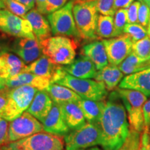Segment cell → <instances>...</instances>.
I'll list each match as a JSON object with an SVG mask.
<instances>
[{
    "label": "cell",
    "instance_id": "obj_21",
    "mask_svg": "<svg viewBox=\"0 0 150 150\" xmlns=\"http://www.w3.org/2000/svg\"><path fill=\"white\" fill-rule=\"evenodd\" d=\"M26 66L19 56L12 53H6L0 56V76L9 79L20 74Z\"/></svg>",
    "mask_w": 150,
    "mask_h": 150
},
{
    "label": "cell",
    "instance_id": "obj_20",
    "mask_svg": "<svg viewBox=\"0 0 150 150\" xmlns=\"http://www.w3.org/2000/svg\"><path fill=\"white\" fill-rule=\"evenodd\" d=\"M81 53L93 61L97 70H102L108 65L107 54L102 41H94L86 45L82 48Z\"/></svg>",
    "mask_w": 150,
    "mask_h": 150
},
{
    "label": "cell",
    "instance_id": "obj_34",
    "mask_svg": "<svg viewBox=\"0 0 150 150\" xmlns=\"http://www.w3.org/2000/svg\"><path fill=\"white\" fill-rule=\"evenodd\" d=\"M115 0H96L97 8L99 13L103 16H115L116 10L115 8Z\"/></svg>",
    "mask_w": 150,
    "mask_h": 150
},
{
    "label": "cell",
    "instance_id": "obj_22",
    "mask_svg": "<svg viewBox=\"0 0 150 150\" xmlns=\"http://www.w3.org/2000/svg\"><path fill=\"white\" fill-rule=\"evenodd\" d=\"M124 74L118 66L108 65L100 70H97L95 80L102 82L108 91H112L116 88L118 84L123 79Z\"/></svg>",
    "mask_w": 150,
    "mask_h": 150
},
{
    "label": "cell",
    "instance_id": "obj_16",
    "mask_svg": "<svg viewBox=\"0 0 150 150\" xmlns=\"http://www.w3.org/2000/svg\"><path fill=\"white\" fill-rule=\"evenodd\" d=\"M120 88L131 89L150 96V67L140 72L127 75L119 84Z\"/></svg>",
    "mask_w": 150,
    "mask_h": 150
},
{
    "label": "cell",
    "instance_id": "obj_1",
    "mask_svg": "<svg viewBox=\"0 0 150 150\" xmlns=\"http://www.w3.org/2000/svg\"><path fill=\"white\" fill-rule=\"evenodd\" d=\"M102 132L103 150H119L130 131L127 110L117 91L104 100V107L99 121Z\"/></svg>",
    "mask_w": 150,
    "mask_h": 150
},
{
    "label": "cell",
    "instance_id": "obj_5",
    "mask_svg": "<svg viewBox=\"0 0 150 150\" xmlns=\"http://www.w3.org/2000/svg\"><path fill=\"white\" fill-rule=\"evenodd\" d=\"M55 83L66 86L83 99L104 101L108 96V91L102 82L91 79H79L65 72Z\"/></svg>",
    "mask_w": 150,
    "mask_h": 150
},
{
    "label": "cell",
    "instance_id": "obj_53",
    "mask_svg": "<svg viewBox=\"0 0 150 150\" xmlns=\"http://www.w3.org/2000/svg\"><path fill=\"white\" fill-rule=\"evenodd\" d=\"M149 150H150V140H149Z\"/></svg>",
    "mask_w": 150,
    "mask_h": 150
},
{
    "label": "cell",
    "instance_id": "obj_32",
    "mask_svg": "<svg viewBox=\"0 0 150 150\" xmlns=\"http://www.w3.org/2000/svg\"><path fill=\"white\" fill-rule=\"evenodd\" d=\"M128 24L127 9H119L116 11L114 17V27H115L116 37L124 33V29Z\"/></svg>",
    "mask_w": 150,
    "mask_h": 150
},
{
    "label": "cell",
    "instance_id": "obj_8",
    "mask_svg": "<svg viewBox=\"0 0 150 150\" xmlns=\"http://www.w3.org/2000/svg\"><path fill=\"white\" fill-rule=\"evenodd\" d=\"M38 90L29 86L9 89L8 101L1 117L11 122L27 110Z\"/></svg>",
    "mask_w": 150,
    "mask_h": 150
},
{
    "label": "cell",
    "instance_id": "obj_18",
    "mask_svg": "<svg viewBox=\"0 0 150 150\" xmlns=\"http://www.w3.org/2000/svg\"><path fill=\"white\" fill-rule=\"evenodd\" d=\"M53 104V101L46 91H38L27 111L42 122L50 113Z\"/></svg>",
    "mask_w": 150,
    "mask_h": 150
},
{
    "label": "cell",
    "instance_id": "obj_27",
    "mask_svg": "<svg viewBox=\"0 0 150 150\" xmlns=\"http://www.w3.org/2000/svg\"><path fill=\"white\" fill-rule=\"evenodd\" d=\"M96 34L100 38H112L116 37L113 17L103 15L99 16Z\"/></svg>",
    "mask_w": 150,
    "mask_h": 150
},
{
    "label": "cell",
    "instance_id": "obj_7",
    "mask_svg": "<svg viewBox=\"0 0 150 150\" xmlns=\"http://www.w3.org/2000/svg\"><path fill=\"white\" fill-rule=\"evenodd\" d=\"M65 150H82L100 145L102 132L98 123L86 122L63 137Z\"/></svg>",
    "mask_w": 150,
    "mask_h": 150
},
{
    "label": "cell",
    "instance_id": "obj_50",
    "mask_svg": "<svg viewBox=\"0 0 150 150\" xmlns=\"http://www.w3.org/2000/svg\"><path fill=\"white\" fill-rule=\"evenodd\" d=\"M147 35L150 37V21L149 22V24H148V26H147Z\"/></svg>",
    "mask_w": 150,
    "mask_h": 150
},
{
    "label": "cell",
    "instance_id": "obj_43",
    "mask_svg": "<svg viewBox=\"0 0 150 150\" xmlns=\"http://www.w3.org/2000/svg\"><path fill=\"white\" fill-rule=\"evenodd\" d=\"M144 120H145V128H150V99L146 101L143 108Z\"/></svg>",
    "mask_w": 150,
    "mask_h": 150
},
{
    "label": "cell",
    "instance_id": "obj_28",
    "mask_svg": "<svg viewBox=\"0 0 150 150\" xmlns=\"http://www.w3.org/2000/svg\"><path fill=\"white\" fill-rule=\"evenodd\" d=\"M11 52H13L15 54L19 56L25 64H30L35 60L43 55L42 50L41 46L36 47L32 49H19L11 48Z\"/></svg>",
    "mask_w": 150,
    "mask_h": 150
},
{
    "label": "cell",
    "instance_id": "obj_17",
    "mask_svg": "<svg viewBox=\"0 0 150 150\" xmlns=\"http://www.w3.org/2000/svg\"><path fill=\"white\" fill-rule=\"evenodd\" d=\"M26 19L31 24L35 38L39 42L51 37L52 30L48 20L34 8L30 10L26 16Z\"/></svg>",
    "mask_w": 150,
    "mask_h": 150
},
{
    "label": "cell",
    "instance_id": "obj_52",
    "mask_svg": "<svg viewBox=\"0 0 150 150\" xmlns=\"http://www.w3.org/2000/svg\"><path fill=\"white\" fill-rule=\"evenodd\" d=\"M146 4H147L148 5V6H149V9H150V1H149V2L146 3Z\"/></svg>",
    "mask_w": 150,
    "mask_h": 150
},
{
    "label": "cell",
    "instance_id": "obj_35",
    "mask_svg": "<svg viewBox=\"0 0 150 150\" xmlns=\"http://www.w3.org/2000/svg\"><path fill=\"white\" fill-rule=\"evenodd\" d=\"M40 46V43L36 38H16L11 44V48L19 49H32Z\"/></svg>",
    "mask_w": 150,
    "mask_h": 150
},
{
    "label": "cell",
    "instance_id": "obj_24",
    "mask_svg": "<svg viewBox=\"0 0 150 150\" xmlns=\"http://www.w3.org/2000/svg\"><path fill=\"white\" fill-rule=\"evenodd\" d=\"M60 106L65 120L70 131L80 128L86 123L83 112L77 103H66Z\"/></svg>",
    "mask_w": 150,
    "mask_h": 150
},
{
    "label": "cell",
    "instance_id": "obj_41",
    "mask_svg": "<svg viewBox=\"0 0 150 150\" xmlns=\"http://www.w3.org/2000/svg\"><path fill=\"white\" fill-rule=\"evenodd\" d=\"M150 140V135L149 129H144L142 134L140 136V150H149V143Z\"/></svg>",
    "mask_w": 150,
    "mask_h": 150
},
{
    "label": "cell",
    "instance_id": "obj_45",
    "mask_svg": "<svg viewBox=\"0 0 150 150\" xmlns=\"http://www.w3.org/2000/svg\"><path fill=\"white\" fill-rule=\"evenodd\" d=\"M35 8L43 15H46L47 0H35Z\"/></svg>",
    "mask_w": 150,
    "mask_h": 150
},
{
    "label": "cell",
    "instance_id": "obj_29",
    "mask_svg": "<svg viewBox=\"0 0 150 150\" xmlns=\"http://www.w3.org/2000/svg\"><path fill=\"white\" fill-rule=\"evenodd\" d=\"M132 52L142 59H150V37L149 35L141 40L133 42Z\"/></svg>",
    "mask_w": 150,
    "mask_h": 150
},
{
    "label": "cell",
    "instance_id": "obj_13",
    "mask_svg": "<svg viewBox=\"0 0 150 150\" xmlns=\"http://www.w3.org/2000/svg\"><path fill=\"white\" fill-rule=\"evenodd\" d=\"M42 124L44 131L59 136L64 137L70 131L65 120L61 106L55 103Z\"/></svg>",
    "mask_w": 150,
    "mask_h": 150
},
{
    "label": "cell",
    "instance_id": "obj_12",
    "mask_svg": "<svg viewBox=\"0 0 150 150\" xmlns=\"http://www.w3.org/2000/svg\"><path fill=\"white\" fill-rule=\"evenodd\" d=\"M102 42L106 49L110 65L118 66L132 52L133 41L126 33L112 38L104 39Z\"/></svg>",
    "mask_w": 150,
    "mask_h": 150
},
{
    "label": "cell",
    "instance_id": "obj_36",
    "mask_svg": "<svg viewBox=\"0 0 150 150\" xmlns=\"http://www.w3.org/2000/svg\"><path fill=\"white\" fill-rule=\"evenodd\" d=\"M138 23L143 26L144 27H147L150 21V9L147 4L140 1V6L138 10Z\"/></svg>",
    "mask_w": 150,
    "mask_h": 150
},
{
    "label": "cell",
    "instance_id": "obj_58",
    "mask_svg": "<svg viewBox=\"0 0 150 150\" xmlns=\"http://www.w3.org/2000/svg\"><path fill=\"white\" fill-rule=\"evenodd\" d=\"M0 150H1V149H0Z\"/></svg>",
    "mask_w": 150,
    "mask_h": 150
},
{
    "label": "cell",
    "instance_id": "obj_3",
    "mask_svg": "<svg viewBox=\"0 0 150 150\" xmlns=\"http://www.w3.org/2000/svg\"><path fill=\"white\" fill-rule=\"evenodd\" d=\"M73 16L81 38L86 40H94L96 34L99 15L96 0H76L73 6Z\"/></svg>",
    "mask_w": 150,
    "mask_h": 150
},
{
    "label": "cell",
    "instance_id": "obj_23",
    "mask_svg": "<svg viewBox=\"0 0 150 150\" xmlns=\"http://www.w3.org/2000/svg\"><path fill=\"white\" fill-rule=\"evenodd\" d=\"M45 91L53 102L59 105L66 103H76L81 99L72 90L57 83H51Z\"/></svg>",
    "mask_w": 150,
    "mask_h": 150
},
{
    "label": "cell",
    "instance_id": "obj_4",
    "mask_svg": "<svg viewBox=\"0 0 150 150\" xmlns=\"http://www.w3.org/2000/svg\"><path fill=\"white\" fill-rule=\"evenodd\" d=\"M1 150H65L63 137L42 131L4 145Z\"/></svg>",
    "mask_w": 150,
    "mask_h": 150
},
{
    "label": "cell",
    "instance_id": "obj_33",
    "mask_svg": "<svg viewBox=\"0 0 150 150\" xmlns=\"http://www.w3.org/2000/svg\"><path fill=\"white\" fill-rule=\"evenodd\" d=\"M140 133L130 129L128 137L119 150H137L140 148Z\"/></svg>",
    "mask_w": 150,
    "mask_h": 150
},
{
    "label": "cell",
    "instance_id": "obj_49",
    "mask_svg": "<svg viewBox=\"0 0 150 150\" xmlns=\"http://www.w3.org/2000/svg\"><path fill=\"white\" fill-rule=\"evenodd\" d=\"M82 150H102L99 148L97 147H91V148H88V149H82Z\"/></svg>",
    "mask_w": 150,
    "mask_h": 150
},
{
    "label": "cell",
    "instance_id": "obj_39",
    "mask_svg": "<svg viewBox=\"0 0 150 150\" xmlns=\"http://www.w3.org/2000/svg\"><path fill=\"white\" fill-rule=\"evenodd\" d=\"M68 0H47L46 15L59 10L68 2Z\"/></svg>",
    "mask_w": 150,
    "mask_h": 150
},
{
    "label": "cell",
    "instance_id": "obj_6",
    "mask_svg": "<svg viewBox=\"0 0 150 150\" xmlns=\"http://www.w3.org/2000/svg\"><path fill=\"white\" fill-rule=\"evenodd\" d=\"M121 97L127 111L130 129L141 133L145 128L143 108L147 96L138 91L118 88L116 90Z\"/></svg>",
    "mask_w": 150,
    "mask_h": 150
},
{
    "label": "cell",
    "instance_id": "obj_9",
    "mask_svg": "<svg viewBox=\"0 0 150 150\" xmlns=\"http://www.w3.org/2000/svg\"><path fill=\"white\" fill-rule=\"evenodd\" d=\"M74 0H70L64 6L47 16V20L54 35H63L80 39V33L73 16Z\"/></svg>",
    "mask_w": 150,
    "mask_h": 150
},
{
    "label": "cell",
    "instance_id": "obj_46",
    "mask_svg": "<svg viewBox=\"0 0 150 150\" xmlns=\"http://www.w3.org/2000/svg\"><path fill=\"white\" fill-rule=\"evenodd\" d=\"M16 1H18V2L21 3L22 4L25 6L29 9V11L34 8L35 6V0H16Z\"/></svg>",
    "mask_w": 150,
    "mask_h": 150
},
{
    "label": "cell",
    "instance_id": "obj_56",
    "mask_svg": "<svg viewBox=\"0 0 150 150\" xmlns=\"http://www.w3.org/2000/svg\"><path fill=\"white\" fill-rule=\"evenodd\" d=\"M138 1H141V0H138Z\"/></svg>",
    "mask_w": 150,
    "mask_h": 150
},
{
    "label": "cell",
    "instance_id": "obj_25",
    "mask_svg": "<svg viewBox=\"0 0 150 150\" xmlns=\"http://www.w3.org/2000/svg\"><path fill=\"white\" fill-rule=\"evenodd\" d=\"M76 103L88 122H99L104 107V100L95 101L81 98Z\"/></svg>",
    "mask_w": 150,
    "mask_h": 150
},
{
    "label": "cell",
    "instance_id": "obj_30",
    "mask_svg": "<svg viewBox=\"0 0 150 150\" xmlns=\"http://www.w3.org/2000/svg\"><path fill=\"white\" fill-rule=\"evenodd\" d=\"M124 33L129 35L133 42H134L147 36V30L139 23H128L124 29Z\"/></svg>",
    "mask_w": 150,
    "mask_h": 150
},
{
    "label": "cell",
    "instance_id": "obj_40",
    "mask_svg": "<svg viewBox=\"0 0 150 150\" xmlns=\"http://www.w3.org/2000/svg\"><path fill=\"white\" fill-rule=\"evenodd\" d=\"M9 89V88L5 87L4 88L0 90V117L2 116L6 106Z\"/></svg>",
    "mask_w": 150,
    "mask_h": 150
},
{
    "label": "cell",
    "instance_id": "obj_38",
    "mask_svg": "<svg viewBox=\"0 0 150 150\" xmlns=\"http://www.w3.org/2000/svg\"><path fill=\"white\" fill-rule=\"evenodd\" d=\"M9 123L10 122L0 117V147L6 145L9 142Z\"/></svg>",
    "mask_w": 150,
    "mask_h": 150
},
{
    "label": "cell",
    "instance_id": "obj_57",
    "mask_svg": "<svg viewBox=\"0 0 150 150\" xmlns=\"http://www.w3.org/2000/svg\"></svg>",
    "mask_w": 150,
    "mask_h": 150
},
{
    "label": "cell",
    "instance_id": "obj_44",
    "mask_svg": "<svg viewBox=\"0 0 150 150\" xmlns=\"http://www.w3.org/2000/svg\"><path fill=\"white\" fill-rule=\"evenodd\" d=\"M134 1V0H115V8L116 11L119 9H127Z\"/></svg>",
    "mask_w": 150,
    "mask_h": 150
},
{
    "label": "cell",
    "instance_id": "obj_19",
    "mask_svg": "<svg viewBox=\"0 0 150 150\" xmlns=\"http://www.w3.org/2000/svg\"><path fill=\"white\" fill-rule=\"evenodd\" d=\"M60 66L61 65L54 63L47 56L43 54L33 63L26 65L22 72L33 73L50 79L51 81Z\"/></svg>",
    "mask_w": 150,
    "mask_h": 150
},
{
    "label": "cell",
    "instance_id": "obj_42",
    "mask_svg": "<svg viewBox=\"0 0 150 150\" xmlns=\"http://www.w3.org/2000/svg\"><path fill=\"white\" fill-rule=\"evenodd\" d=\"M11 44L8 38L0 35V56L11 52Z\"/></svg>",
    "mask_w": 150,
    "mask_h": 150
},
{
    "label": "cell",
    "instance_id": "obj_54",
    "mask_svg": "<svg viewBox=\"0 0 150 150\" xmlns=\"http://www.w3.org/2000/svg\"><path fill=\"white\" fill-rule=\"evenodd\" d=\"M80 1H89V0H80Z\"/></svg>",
    "mask_w": 150,
    "mask_h": 150
},
{
    "label": "cell",
    "instance_id": "obj_14",
    "mask_svg": "<svg viewBox=\"0 0 150 150\" xmlns=\"http://www.w3.org/2000/svg\"><path fill=\"white\" fill-rule=\"evenodd\" d=\"M5 81L6 87L9 88L29 86L35 88L38 91H45L51 84L50 79L30 72H20L13 77L6 79Z\"/></svg>",
    "mask_w": 150,
    "mask_h": 150
},
{
    "label": "cell",
    "instance_id": "obj_15",
    "mask_svg": "<svg viewBox=\"0 0 150 150\" xmlns=\"http://www.w3.org/2000/svg\"><path fill=\"white\" fill-rule=\"evenodd\" d=\"M62 68L68 74L79 79L95 78L97 70L89 58L81 54L70 64L62 65Z\"/></svg>",
    "mask_w": 150,
    "mask_h": 150
},
{
    "label": "cell",
    "instance_id": "obj_47",
    "mask_svg": "<svg viewBox=\"0 0 150 150\" xmlns=\"http://www.w3.org/2000/svg\"><path fill=\"white\" fill-rule=\"evenodd\" d=\"M6 87V81L5 79H4L0 76V90Z\"/></svg>",
    "mask_w": 150,
    "mask_h": 150
},
{
    "label": "cell",
    "instance_id": "obj_26",
    "mask_svg": "<svg viewBox=\"0 0 150 150\" xmlns=\"http://www.w3.org/2000/svg\"><path fill=\"white\" fill-rule=\"evenodd\" d=\"M118 67L124 74L129 75L134 74L149 68L150 59H142L131 52L126 59L118 65Z\"/></svg>",
    "mask_w": 150,
    "mask_h": 150
},
{
    "label": "cell",
    "instance_id": "obj_31",
    "mask_svg": "<svg viewBox=\"0 0 150 150\" xmlns=\"http://www.w3.org/2000/svg\"><path fill=\"white\" fill-rule=\"evenodd\" d=\"M3 1L5 6V9H7L20 18L26 19V16L29 11L25 6L16 0H3Z\"/></svg>",
    "mask_w": 150,
    "mask_h": 150
},
{
    "label": "cell",
    "instance_id": "obj_55",
    "mask_svg": "<svg viewBox=\"0 0 150 150\" xmlns=\"http://www.w3.org/2000/svg\"><path fill=\"white\" fill-rule=\"evenodd\" d=\"M137 150H140V148H139V149H137Z\"/></svg>",
    "mask_w": 150,
    "mask_h": 150
},
{
    "label": "cell",
    "instance_id": "obj_37",
    "mask_svg": "<svg viewBox=\"0 0 150 150\" xmlns=\"http://www.w3.org/2000/svg\"><path fill=\"white\" fill-rule=\"evenodd\" d=\"M140 6V1H134L127 8V20L129 24H136L138 22V10Z\"/></svg>",
    "mask_w": 150,
    "mask_h": 150
},
{
    "label": "cell",
    "instance_id": "obj_51",
    "mask_svg": "<svg viewBox=\"0 0 150 150\" xmlns=\"http://www.w3.org/2000/svg\"><path fill=\"white\" fill-rule=\"evenodd\" d=\"M141 1H143V2H145V3H148V2H149L150 0H141Z\"/></svg>",
    "mask_w": 150,
    "mask_h": 150
},
{
    "label": "cell",
    "instance_id": "obj_10",
    "mask_svg": "<svg viewBox=\"0 0 150 150\" xmlns=\"http://www.w3.org/2000/svg\"><path fill=\"white\" fill-rule=\"evenodd\" d=\"M0 32L16 38H36L27 19L20 18L7 9H0Z\"/></svg>",
    "mask_w": 150,
    "mask_h": 150
},
{
    "label": "cell",
    "instance_id": "obj_2",
    "mask_svg": "<svg viewBox=\"0 0 150 150\" xmlns=\"http://www.w3.org/2000/svg\"><path fill=\"white\" fill-rule=\"evenodd\" d=\"M40 43L43 54L56 65H69L76 58L78 42L74 38L63 35H54Z\"/></svg>",
    "mask_w": 150,
    "mask_h": 150
},
{
    "label": "cell",
    "instance_id": "obj_11",
    "mask_svg": "<svg viewBox=\"0 0 150 150\" xmlns=\"http://www.w3.org/2000/svg\"><path fill=\"white\" fill-rule=\"evenodd\" d=\"M9 122V142L18 141L44 131L42 122L27 111Z\"/></svg>",
    "mask_w": 150,
    "mask_h": 150
},
{
    "label": "cell",
    "instance_id": "obj_48",
    "mask_svg": "<svg viewBox=\"0 0 150 150\" xmlns=\"http://www.w3.org/2000/svg\"><path fill=\"white\" fill-rule=\"evenodd\" d=\"M0 9H5V6L3 0H0Z\"/></svg>",
    "mask_w": 150,
    "mask_h": 150
}]
</instances>
